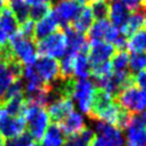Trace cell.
<instances>
[{"label":"cell","mask_w":146,"mask_h":146,"mask_svg":"<svg viewBox=\"0 0 146 146\" xmlns=\"http://www.w3.org/2000/svg\"><path fill=\"white\" fill-rule=\"evenodd\" d=\"M7 116H8V114L6 113L5 108H3V107H1V108H0V124H1V122H2Z\"/></svg>","instance_id":"cell-41"},{"label":"cell","mask_w":146,"mask_h":146,"mask_svg":"<svg viewBox=\"0 0 146 146\" xmlns=\"http://www.w3.org/2000/svg\"><path fill=\"white\" fill-rule=\"evenodd\" d=\"M114 52H115V48L112 43L106 41H100V42L90 44L87 56L90 62V65L94 66L97 64L108 62L114 55Z\"/></svg>","instance_id":"cell-9"},{"label":"cell","mask_w":146,"mask_h":146,"mask_svg":"<svg viewBox=\"0 0 146 146\" xmlns=\"http://www.w3.org/2000/svg\"><path fill=\"white\" fill-rule=\"evenodd\" d=\"M144 25H145V29H146V11H145V18H144Z\"/></svg>","instance_id":"cell-48"},{"label":"cell","mask_w":146,"mask_h":146,"mask_svg":"<svg viewBox=\"0 0 146 146\" xmlns=\"http://www.w3.org/2000/svg\"><path fill=\"white\" fill-rule=\"evenodd\" d=\"M41 80L49 84L59 78V63L56 58L49 56H40L33 64Z\"/></svg>","instance_id":"cell-7"},{"label":"cell","mask_w":146,"mask_h":146,"mask_svg":"<svg viewBox=\"0 0 146 146\" xmlns=\"http://www.w3.org/2000/svg\"><path fill=\"white\" fill-rule=\"evenodd\" d=\"M90 1H91V0H90Z\"/></svg>","instance_id":"cell-51"},{"label":"cell","mask_w":146,"mask_h":146,"mask_svg":"<svg viewBox=\"0 0 146 146\" xmlns=\"http://www.w3.org/2000/svg\"><path fill=\"white\" fill-rule=\"evenodd\" d=\"M36 49L41 56H49L56 59L62 58L67 51L66 38L63 30H57L48 36L39 40Z\"/></svg>","instance_id":"cell-4"},{"label":"cell","mask_w":146,"mask_h":146,"mask_svg":"<svg viewBox=\"0 0 146 146\" xmlns=\"http://www.w3.org/2000/svg\"><path fill=\"white\" fill-rule=\"evenodd\" d=\"M26 130V121L23 116H7L0 124V132L3 137L15 138Z\"/></svg>","instance_id":"cell-12"},{"label":"cell","mask_w":146,"mask_h":146,"mask_svg":"<svg viewBox=\"0 0 146 146\" xmlns=\"http://www.w3.org/2000/svg\"><path fill=\"white\" fill-rule=\"evenodd\" d=\"M144 18H145V11H132L125 23L120 27V32L122 35H124L127 39L132 35L135 32L140 30L144 26Z\"/></svg>","instance_id":"cell-17"},{"label":"cell","mask_w":146,"mask_h":146,"mask_svg":"<svg viewBox=\"0 0 146 146\" xmlns=\"http://www.w3.org/2000/svg\"><path fill=\"white\" fill-rule=\"evenodd\" d=\"M72 23L73 24H71V26L75 31L84 34L94 23V17H92V14L90 11L89 6H82L79 15L76 16V18Z\"/></svg>","instance_id":"cell-20"},{"label":"cell","mask_w":146,"mask_h":146,"mask_svg":"<svg viewBox=\"0 0 146 146\" xmlns=\"http://www.w3.org/2000/svg\"><path fill=\"white\" fill-rule=\"evenodd\" d=\"M95 121H96L95 123L96 131L99 133L102 138H104V140L110 146H124L125 140L121 132V129L100 120H95Z\"/></svg>","instance_id":"cell-10"},{"label":"cell","mask_w":146,"mask_h":146,"mask_svg":"<svg viewBox=\"0 0 146 146\" xmlns=\"http://www.w3.org/2000/svg\"><path fill=\"white\" fill-rule=\"evenodd\" d=\"M32 146H46V145H43V144H40L39 141H35V143H33V145Z\"/></svg>","instance_id":"cell-46"},{"label":"cell","mask_w":146,"mask_h":146,"mask_svg":"<svg viewBox=\"0 0 146 146\" xmlns=\"http://www.w3.org/2000/svg\"><path fill=\"white\" fill-rule=\"evenodd\" d=\"M3 6H5V5H3V2H1V1H0V11H1V9L3 8Z\"/></svg>","instance_id":"cell-47"},{"label":"cell","mask_w":146,"mask_h":146,"mask_svg":"<svg viewBox=\"0 0 146 146\" xmlns=\"http://www.w3.org/2000/svg\"><path fill=\"white\" fill-rule=\"evenodd\" d=\"M58 1H59V0H58Z\"/></svg>","instance_id":"cell-50"},{"label":"cell","mask_w":146,"mask_h":146,"mask_svg":"<svg viewBox=\"0 0 146 146\" xmlns=\"http://www.w3.org/2000/svg\"><path fill=\"white\" fill-rule=\"evenodd\" d=\"M58 21L52 11V9L41 19L35 22L34 24V33H33V40H41L49 34L54 33L58 30Z\"/></svg>","instance_id":"cell-11"},{"label":"cell","mask_w":146,"mask_h":146,"mask_svg":"<svg viewBox=\"0 0 146 146\" xmlns=\"http://www.w3.org/2000/svg\"><path fill=\"white\" fill-rule=\"evenodd\" d=\"M0 1H1V2H3V3H5V2H6V1H8V0H0Z\"/></svg>","instance_id":"cell-49"},{"label":"cell","mask_w":146,"mask_h":146,"mask_svg":"<svg viewBox=\"0 0 146 146\" xmlns=\"http://www.w3.org/2000/svg\"><path fill=\"white\" fill-rule=\"evenodd\" d=\"M51 9H52V5H51L50 1H46V2H40V3L32 5L30 7L29 19H31L33 22H38L39 19L43 18Z\"/></svg>","instance_id":"cell-30"},{"label":"cell","mask_w":146,"mask_h":146,"mask_svg":"<svg viewBox=\"0 0 146 146\" xmlns=\"http://www.w3.org/2000/svg\"><path fill=\"white\" fill-rule=\"evenodd\" d=\"M8 7L11 9V11H13V14H14L17 23L22 24V23H24L25 21L29 19L30 6L25 1L24 2H18V3H11Z\"/></svg>","instance_id":"cell-31"},{"label":"cell","mask_w":146,"mask_h":146,"mask_svg":"<svg viewBox=\"0 0 146 146\" xmlns=\"http://www.w3.org/2000/svg\"><path fill=\"white\" fill-rule=\"evenodd\" d=\"M8 35L2 31V29L0 27V47H3L8 43Z\"/></svg>","instance_id":"cell-40"},{"label":"cell","mask_w":146,"mask_h":146,"mask_svg":"<svg viewBox=\"0 0 146 146\" xmlns=\"http://www.w3.org/2000/svg\"><path fill=\"white\" fill-rule=\"evenodd\" d=\"M110 25H111V23L107 19L96 21L95 23H92L90 29L87 31V41L90 44L104 41L105 33H106V31H107Z\"/></svg>","instance_id":"cell-21"},{"label":"cell","mask_w":146,"mask_h":146,"mask_svg":"<svg viewBox=\"0 0 146 146\" xmlns=\"http://www.w3.org/2000/svg\"><path fill=\"white\" fill-rule=\"evenodd\" d=\"M130 15V10L119 0H113L110 3V23L116 27H121Z\"/></svg>","instance_id":"cell-16"},{"label":"cell","mask_w":146,"mask_h":146,"mask_svg":"<svg viewBox=\"0 0 146 146\" xmlns=\"http://www.w3.org/2000/svg\"><path fill=\"white\" fill-rule=\"evenodd\" d=\"M15 80L17 79L14 76L13 72L10 71L7 60L0 58V100L1 102L3 99L7 89Z\"/></svg>","instance_id":"cell-24"},{"label":"cell","mask_w":146,"mask_h":146,"mask_svg":"<svg viewBox=\"0 0 146 146\" xmlns=\"http://www.w3.org/2000/svg\"><path fill=\"white\" fill-rule=\"evenodd\" d=\"M60 129L65 133V136H71L74 135L82 129L86 128V122L81 113L72 111L66 117H64L59 123Z\"/></svg>","instance_id":"cell-15"},{"label":"cell","mask_w":146,"mask_h":146,"mask_svg":"<svg viewBox=\"0 0 146 146\" xmlns=\"http://www.w3.org/2000/svg\"><path fill=\"white\" fill-rule=\"evenodd\" d=\"M26 121L29 133L35 141H40L49 125V115L44 107L36 106L31 103H25L22 115Z\"/></svg>","instance_id":"cell-1"},{"label":"cell","mask_w":146,"mask_h":146,"mask_svg":"<svg viewBox=\"0 0 146 146\" xmlns=\"http://www.w3.org/2000/svg\"><path fill=\"white\" fill-rule=\"evenodd\" d=\"M129 52L128 50H117L112 56L111 66L113 72H123L127 71L129 66Z\"/></svg>","instance_id":"cell-28"},{"label":"cell","mask_w":146,"mask_h":146,"mask_svg":"<svg viewBox=\"0 0 146 146\" xmlns=\"http://www.w3.org/2000/svg\"><path fill=\"white\" fill-rule=\"evenodd\" d=\"M25 0H8V3L11 5V3H18V2H24Z\"/></svg>","instance_id":"cell-44"},{"label":"cell","mask_w":146,"mask_h":146,"mask_svg":"<svg viewBox=\"0 0 146 146\" xmlns=\"http://www.w3.org/2000/svg\"><path fill=\"white\" fill-rule=\"evenodd\" d=\"M119 1H121L129 10L146 11V0H119Z\"/></svg>","instance_id":"cell-35"},{"label":"cell","mask_w":146,"mask_h":146,"mask_svg":"<svg viewBox=\"0 0 146 146\" xmlns=\"http://www.w3.org/2000/svg\"><path fill=\"white\" fill-rule=\"evenodd\" d=\"M0 27L8 35V38L18 31V23L8 6H3L0 11Z\"/></svg>","instance_id":"cell-19"},{"label":"cell","mask_w":146,"mask_h":146,"mask_svg":"<svg viewBox=\"0 0 146 146\" xmlns=\"http://www.w3.org/2000/svg\"><path fill=\"white\" fill-rule=\"evenodd\" d=\"M75 1H76L79 5H81V6H84V5H86V3H88L90 0H75Z\"/></svg>","instance_id":"cell-43"},{"label":"cell","mask_w":146,"mask_h":146,"mask_svg":"<svg viewBox=\"0 0 146 146\" xmlns=\"http://www.w3.org/2000/svg\"><path fill=\"white\" fill-rule=\"evenodd\" d=\"M81 8L82 6L75 0H59L52 7V11L58 21L59 26L63 29L72 24V22L79 15Z\"/></svg>","instance_id":"cell-6"},{"label":"cell","mask_w":146,"mask_h":146,"mask_svg":"<svg viewBox=\"0 0 146 146\" xmlns=\"http://www.w3.org/2000/svg\"><path fill=\"white\" fill-rule=\"evenodd\" d=\"M125 130V146H146V132L139 124L136 114L132 115L131 122Z\"/></svg>","instance_id":"cell-14"},{"label":"cell","mask_w":146,"mask_h":146,"mask_svg":"<svg viewBox=\"0 0 146 146\" xmlns=\"http://www.w3.org/2000/svg\"><path fill=\"white\" fill-rule=\"evenodd\" d=\"M90 74H91V65L87 54H83V52L75 54L73 76H76L78 79H87Z\"/></svg>","instance_id":"cell-22"},{"label":"cell","mask_w":146,"mask_h":146,"mask_svg":"<svg viewBox=\"0 0 146 146\" xmlns=\"http://www.w3.org/2000/svg\"><path fill=\"white\" fill-rule=\"evenodd\" d=\"M25 103H26L25 96L19 95L3 102V108L8 114V116H21Z\"/></svg>","instance_id":"cell-26"},{"label":"cell","mask_w":146,"mask_h":146,"mask_svg":"<svg viewBox=\"0 0 146 146\" xmlns=\"http://www.w3.org/2000/svg\"><path fill=\"white\" fill-rule=\"evenodd\" d=\"M129 67L131 73H138L146 68V54L145 52H132L129 57Z\"/></svg>","instance_id":"cell-32"},{"label":"cell","mask_w":146,"mask_h":146,"mask_svg":"<svg viewBox=\"0 0 146 146\" xmlns=\"http://www.w3.org/2000/svg\"><path fill=\"white\" fill-rule=\"evenodd\" d=\"M89 146H110V145L100 136H95L92 138V140H91V143H90Z\"/></svg>","instance_id":"cell-38"},{"label":"cell","mask_w":146,"mask_h":146,"mask_svg":"<svg viewBox=\"0 0 146 146\" xmlns=\"http://www.w3.org/2000/svg\"><path fill=\"white\" fill-rule=\"evenodd\" d=\"M0 146H5V138L0 132Z\"/></svg>","instance_id":"cell-45"},{"label":"cell","mask_w":146,"mask_h":146,"mask_svg":"<svg viewBox=\"0 0 146 146\" xmlns=\"http://www.w3.org/2000/svg\"><path fill=\"white\" fill-rule=\"evenodd\" d=\"M94 137H95L94 131L86 127L81 131L68 136V138L65 139L63 146H89Z\"/></svg>","instance_id":"cell-23"},{"label":"cell","mask_w":146,"mask_h":146,"mask_svg":"<svg viewBox=\"0 0 146 146\" xmlns=\"http://www.w3.org/2000/svg\"><path fill=\"white\" fill-rule=\"evenodd\" d=\"M8 47L16 59L23 65H33L38 58V49L35 41L31 38H26L17 31L8 39Z\"/></svg>","instance_id":"cell-2"},{"label":"cell","mask_w":146,"mask_h":146,"mask_svg":"<svg viewBox=\"0 0 146 146\" xmlns=\"http://www.w3.org/2000/svg\"><path fill=\"white\" fill-rule=\"evenodd\" d=\"M95 89V83L88 79H75L72 87L71 99L73 100V103L75 102L79 110L87 115H89L91 111V103Z\"/></svg>","instance_id":"cell-5"},{"label":"cell","mask_w":146,"mask_h":146,"mask_svg":"<svg viewBox=\"0 0 146 146\" xmlns=\"http://www.w3.org/2000/svg\"><path fill=\"white\" fill-rule=\"evenodd\" d=\"M19 95H24V82L21 79H17L7 89V91H6L5 96H3L2 102H6L7 99L16 97V96H19Z\"/></svg>","instance_id":"cell-33"},{"label":"cell","mask_w":146,"mask_h":146,"mask_svg":"<svg viewBox=\"0 0 146 146\" xmlns=\"http://www.w3.org/2000/svg\"><path fill=\"white\" fill-rule=\"evenodd\" d=\"M114 99L121 107L132 114H139L146 108V91L140 90L135 84L122 89Z\"/></svg>","instance_id":"cell-3"},{"label":"cell","mask_w":146,"mask_h":146,"mask_svg":"<svg viewBox=\"0 0 146 146\" xmlns=\"http://www.w3.org/2000/svg\"><path fill=\"white\" fill-rule=\"evenodd\" d=\"M94 19L103 21L108 18L110 14V2L107 0H91L89 6Z\"/></svg>","instance_id":"cell-27"},{"label":"cell","mask_w":146,"mask_h":146,"mask_svg":"<svg viewBox=\"0 0 146 146\" xmlns=\"http://www.w3.org/2000/svg\"><path fill=\"white\" fill-rule=\"evenodd\" d=\"M43 145L46 146H63L65 143V133L58 123L52 122L48 125L42 137Z\"/></svg>","instance_id":"cell-18"},{"label":"cell","mask_w":146,"mask_h":146,"mask_svg":"<svg viewBox=\"0 0 146 146\" xmlns=\"http://www.w3.org/2000/svg\"><path fill=\"white\" fill-rule=\"evenodd\" d=\"M34 24L35 22L31 21V19H27L25 21L24 23L21 24V26L18 27V31L22 35L26 36V38H31L33 39V33H34Z\"/></svg>","instance_id":"cell-36"},{"label":"cell","mask_w":146,"mask_h":146,"mask_svg":"<svg viewBox=\"0 0 146 146\" xmlns=\"http://www.w3.org/2000/svg\"><path fill=\"white\" fill-rule=\"evenodd\" d=\"M136 116H137V120H138L139 124L141 125V128L146 132V111H144V112H141L139 114H136Z\"/></svg>","instance_id":"cell-39"},{"label":"cell","mask_w":146,"mask_h":146,"mask_svg":"<svg viewBox=\"0 0 146 146\" xmlns=\"http://www.w3.org/2000/svg\"><path fill=\"white\" fill-rule=\"evenodd\" d=\"M46 1H49V0H25V2L29 6H32V5H35V3H40V2H46Z\"/></svg>","instance_id":"cell-42"},{"label":"cell","mask_w":146,"mask_h":146,"mask_svg":"<svg viewBox=\"0 0 146 146\" xmlns=\"http://www.w3.org/2000/svg\"><path fill=\"white\" fill-rule=\"evenodd\" d=\"M135 86L140 90L146 91V70L140 71L135 75Z\"/></svg>","instance_id":"cell-37"},{"label":"cell","mask_w":146,"mask_h":146,"mask_svg":"<svg viewBox=\"0 0 146 146\" xmlns=\"http://www.w3.org/2000/svg\"><path fill=\"white\" fill-rule=\"evenodd\" d=\"M114 103V96L108 94L107 91L100 89V88H96L95 92H94V97H92V103H91V111L89 113V117L92 120H96L98 117V115L105 111L110 105H112Z\"/></svg>","instance_id":"cell-13"},{"label":"cell","mask_w":146,"mask_h":146,"mask_svg":"<svg viewBox=\"0 0 146 146\" xmlns=\"http://www.w3.org/2000/svg\"><path fill=\"white\" fill-rule=\"evenodd\" d=\"M33 143L34 141H33V138L31 137V135L25 131L15 138L8 139L7 146H32Z\"/></svg>","instance_id":"cell-34"},{"label":"cell","mask_w":146,"mask_h":146,"mask_svg":"<svg viewBox=\"0 0 146 146\" xmlns=\"http://www.w3.org/2000/svg\"><path fill=\"white\" fill-rule=\"evenodd\" d=\"M107 1H108V0H107Z\"/></svg>","instance_id":"cell-52"},{"label":"cell","mask_w":146,"mask_h":146,"mask_svg":"<svg viewBox=\"0 0 146 146\" xmlns=\"http://www.w3.org/2000/svg\"><path fill=\"white\" fill-rule=\"evenodd\" d=\"M75 54L66 52L59 63V78L60 79H71L73 76V66H74Z\"/></svg>","instance_id":"cell-29"},{"label":"cell","mask_w":146,"mask_h":146,"mask_svg":"<svg viewBox=\"0 0 146 146\" xmlns=\"http://www.w3.org/2000/svg\"><path fill=\"white\" fill-rule=\"evenodd\" d=\"M72 111H74V103L70 97L57 98L47 105V113L49 115V120L55 123H59Z\"/></svg>","instance_id":"cell-8"},{"label":"cell","mask_w":146,"mask_h":146,"mask_svg":"<svg viewBox=\"0 0 146 146\" xmlns=\"http://www.w3.org/2000/svg\"><path fill=\"white\" fill-rule=\"evenodd\" d=\"M127 49L131 52H146V29H140L128 38Z\"/></svg>","instance_id":"cell-25"}]
</instances>
